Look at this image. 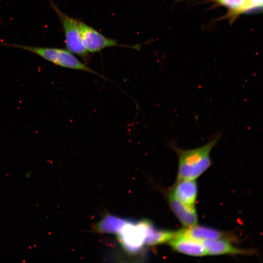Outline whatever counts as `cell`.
I'll return each instance as SVG.
<instances>
[{
  "mask_svg": "<svg viewBox=\"0 0 263 263\" xmlns=\"http://www.w3.org/2000/svg\"><path fill=\"white\" fill-rule=\"evenodd\" d=\"M145 244L147 246L158 245L168 242L175 236L174 231L159 229L152 223L149 227Z\"/></svg>",
  "mask_w": 263,
  "mask_h": 263,
  "instance_id": "obj_13",
  "label": "cell"
},
{
  "mask_svg": "<svg viewBox=\"0 0 263 263\" xmlns=\"http://www.w3.org/2000/svg\"><path fill=\"white\" fill-rule=\"evenodd\" d=\"M231 241L225 239L205 240L202 243L207 254L210 255H251L253 251L238 248L232 244Z\"/></svg>",
  "mask_w": 263,
  "mask_h": 263,
  "instance_id": "obj_8",
  "label": "cell"
},
{
  "mask_svg": "<svg viewBox=\"0 0 263 263\" xmlns=\"http://www.w3.org/2000/svg\"><path fill=\"white\" fill-rule=\"evenodd\" d=\"M213 0L227 8L232 16L259 11L263 6V0Z\"/></svg>",
  "mask_w": 263,
  "mask_h": 263,
  "instance_id": "obj_11",
  "label": "cell"
},
{
  "mask_svg": "<svg viewBox=\"0 0 263 263\" xmlns=\"http://www.w3.org/2000/svg\"><path fill=\"white\" fill-rule=\"evenodd\" d=\"M49 2L61 23L67 50L80 56L87 64L91 56L82 43L79 19L71 17L63 12L52 0H49Z\"/></svg>",
  "mask_w": 263,
  "mask_h": 263,
  "instance_id": "obj_3",
  "label": "cell"
},
{
  "mask_svg": "<svg viewBox=\"0 0 263 263\" xmlns=\"http://www.w3.org/2000/svg\"><path fill=\"white\" fill-rule=\"evenodd\" d=\"M170 246L178 252L192 256L207 255L202 242L182 236H175L169 242Z\"/></svg>",
  "mask_w": 263,
  "mask_h": 263,
  "instance_id": "obj_10",
  "label": "cell"
},
{
  "mask_svg": "<svg viewBox=\"0 0 263 263\" xmlns=\"http://www.w3.org/2000/svg\"><path fill=\"white\" fill-rule=\"evenodd\" d=\"M129 219L111 214L104 216L96 224V230L100 233L117 235Z\"/></svg>",
  "mask_w": 263,
  "mask_h": 263,
  "instance_id": "obj_12",
  "label": "cell"
},
{
  "mask_svg": "<svg viewBox=\"0 0 263 263\" xmlns=\"http://www.w3.org/2000/svg\"><path fill=\"white\" fill-rule=\"evenodd\" d=\"M79 23L83 46L90 54L98 53L105 48L115 46L140 50V45L129 46L120 44L117 40L105 36L80 19Z\"/></svg>",
  "mask_w": 263,
  "mask_h": 263,
  "instance_id": "obj_5",
  "label": "cell"
},
{
  "mask_svg": "<svg viewBox=\"0 0 263 263\" xmlns=\"http://www.w3.org/2000/svg\"><path fill=\"white\" fill-rule=\"evenodd\" d=\"M169 207L178 220L186 227L196 225L198 217L195 207L188 206L176 199L169 191L167 194Z\"/></svg>",
  "mask_w": 263,
  "mask_h": 263,
  "instance_id": "obj_7",
  "label": "cell"
},
{
  "mask_svg": "<svg viewBox=\"0 0 263 263\" xmlns=\"http://www.w3.org/2000/svg\"><path fill=\"white\" fill-rule=\"evenodd\" d=\"M151 221L147 219H129L116 235L123 249L131 254L138 253L145 246L148 227Z\"/></svg>",
  "mask_w": 263,
  "mask_h": 263,
  "instance_id": "obj_4",
  "label": "cell"
},
{
  "mask_svg": "<svg viewBox=\"0 0 263 263\" xmlns=\"http://www.w3.org/2000/svg\"><path fill=\"white\" fill-rule=\"evenodd\" d=\"M0 45L23 49L31 52L56 65L61 67L84 71L96 75L106 80L112 82L105 76L93 70L86 64L80 61L74 54L67 49L33 46L20 44L1 43Z\"/></svg>",
  "mask_w": 263,
  "mask_h": 263,
  "instance_id": "obj_2",
  "label": "cell"
},
{
  "mask_svg": "<svg viewBox=\"0 0 263 263\" xmlns=\"http://www.w3.org/2000/svg\"><path fill=\"white\" fill-rule=\"evenodd\" d=\"M219 133L204 145L191 149H183L173 142L169 146L175 152L178 159L177 180H195L211 165L210 153L220 139Z\"/></svg>",
  "mask_w": 263,
  "mask_h": 263,
  "instance_id": "obj_1",
  "label": "cell"
},
{
  "mask_svg": "<svg viewBox=\"0 0 263 263\" xmlns=\"http://www.w3.org/2000/svg\"><path fill=\"white\" fill-rule=\"evenodd\" d=\"M175 236H186L202 242L205 240L225 239L236 241L234 236L213 228L196 225L175 231Z\"/></svg>",
  "mask_w": 263,
  "mask_h": 263,
  "instance_id": "obj_6",
  "label": "cell"
},
{
  "mask_svg": "<svg viewBox=\"0 0 263 263\" xmlns=\"http://www.w3.org/2000/svg\"><path fill=\"white\" fill-rule=\"evenodd\" d=\"M177 181L169 190L170 193L178 200L191 207H195L198 187L193 179H180Z\"/></svg>",
  "mask_w": 263,
  "mask_h": 263,
  "instance_id": "obj_9",
  "label": "cell"
}]
</instances>
